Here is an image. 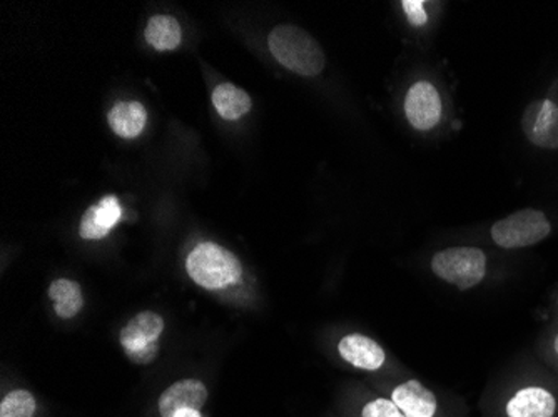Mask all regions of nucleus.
I'll return each instance as SVG.
<instances>
[{"label": "nucleus", "instance_id": "nucleus-21", "mask_svg": "<svg viewBox=\"0 0 558 417\" xmlns=\"http://www.w3.org/2000/svg\"><path fill=\"white\" fill-rule=\"evenodd\" d=\"M172 417H203L201 416L199 409H181L178 410V413L174 414Z\"/></svg>", "mask_w": 558, "mask_h": 417}, {"label": "nucleus", "instance_id": "nucleus-12", "mask_svg": "<svg viewBox=\"0 0 558 417\" xmlns=\"http://www.w3.org/2000/svg\"><path fill=\"white\" fill-rule=\"evenodd\" d=\"M208 401V389L197 379H184L169 385L159 397V414L172 417L181 409H201Z\"/></svg>", "mask_w": 558, "mask_h": 417}, {"label": "nucleus", "instance_id": "nucleus-9", "mask_svg": "<svg viewBox=\"0 0 558 417\" xmlns=\"http://www.w3.org/2000/svg\"><path fill=\"white\" fill-rule=\"evenodd\" d=\"M337 351L348 366L360 371L379 372L391 368L388 366L390 357L385 347L376 343L375 339L360 332L343 335L338 341Z\"/></svg>", "mask_w": 558, "mask_h": 417}, {"label": "nucleus", "instance_id": "nucleus-8", "mask_svg": "<svg viewBox=\"0 0 558 417\" xmlns=\"http://www.w3.org/2000/svg\"><path fill=\"white\" fill-rule=\"evenodd\" d=\"M522 131L530 144L547 150H558V103L538 99L526 106Z\"/></svg>", "mask_w": 558, "mask_h": 417}, {"label": "nucleus", "instance_id": "nucleus-13", "mask_svg": "<svg viewBox=\"0 0 558 417\" xmlns=\"http://www.w3.org/2000/svg\"><path fill=\"white\" fill-rule=\"evenodd\" d=\"M109 125L122 139H134L143 133L147 122V111L136 100H122L109 111Z\"/></svg>", "mask_w": 558, "mask_h": 417}, {"label": "nucleus", "instance_id": "nucleus-19", "mask_svg": "<svg viewBox=\"0 0 558 417\" xmlns=\"http://www.w3.org/2000/svg\"><path fill=\"white\" fill-rule=\"evenodd\" d=\"M537 359L558 376V318L538 341Z\"/></svg>", "mask_w": 558, "mask_h": 417}, {"label": "nucleus", "instance_id": "nucleus-6", "mask_svg": "<svg viewBox=\"0 0 558 417\" xmlns=\"http://www.w3.org/2000/svg\"><path fill=\"white\" fill-rule=\"evenodd\" d=\"M551 234L550 219L537 209H522L495 222L490 229L492 243L505 250L537 246Z\"/></svg>", "mask_w": 558, "mask_h": 417}, {"label": "nucleus", "instance_id": "nucleus-17", "mask_svg": "<svg viewBox=\"0 0 558 417\" xmlns=\"http://www.w3.org/2000/svg\"><path fill=\"white\" fill-rule=\"evenodd\" d=\"M353 417H407L387 394H369L353 406Z\"/></svg>", "mask_w": 558, "mask_h": 417}, {"label": "nucleus", "instance_id": "nucleus-10", "mask_svg": "<svg viewBox=\"0 0 558 417\" xmlns=\"http://www.w3.org/2000/svg\"><path fill=\"white\" fill-rule=\"evenodd\" d=\"M440 93L434 84L420 81L410 87L404 97V115L409 119L410 125L420 133H426L437 127L441 121Z\"/></svg>", "mask_w": 558, "mask_h": 417}, {"label": "nucleus", "instance_id": "nucleus-15", "mask_svg": "<svg viewBox=\"0 0 558 417\" xmlns=\"http://www.w3.org/2000/svg\"><path fill=\"white\" fill-rule=\"evenodd\" d=\"M49 297L54 303L56 315L62 319H72L84 307L83 291L80 282L58 279L49 287Z\"/></svg>", "mask_w": 558, "mask_h": 417}, {"label": "nucleus", "instance_id": "nucleus-3", "mask_svg": "<svg viewBox=\"0 0 558 417\" xmlns=\"http://www.w3.org/2000/svg\"><path fill=\"white\" fill-rule=\"evenodd\" d=\"M269 52L288 71L315 77L325 69L326 59L319 44L296 25H278L268 36Z\"/></svg>", "mask_w": 558, "mask_h": 417}, {"label": "nucleus", "instance_id": "nucleus-16", "mask_svg": "<svg viewBox=\"0 0 558 417\" xmlns=\"http://www.w3.org/2000/svg\"><path fill=\"white\" fill-rule=\"evenodd\" d=\"M144 37L156 50H174L183 40V30L172 15H155L147 22Z\"/></svg>", "mask_w": 558, "mask_h": 417}, {"label": "nucleus", "instance_id": "nucleus-18", "mask_svg": "<svg viewBox=\"0 0 558 417\" xmlns=\"http://www.w3.org/2000/svg\"><path fill=\"white\" fill-rule=\"evenodd\" d=\"M36 410V397L24 389L12 391L0 404V417H34Z\"/></svg>", "mask_w": 558, "mask_h": 417}, {"label": "nucleus", "instance_id": "nucleus-2", "mask_svg": "<svg viewBox=\"0 0 558 417\" xmlns=\"http://www.w3.org/2000/svg\"><path fill=\"white\" fill-rule=\"evenodd\" d=\"M381 393L390 396L407 417H472L463 397L441 393L413 376L384 382Z\"/></svg>", "mask_w": 558, "mask_h": 417}, {"label": "nucleus", "instance_id": "nucleus-11", "mask_svg": "<svg viewBox=\"0 0 558 417\" xmlns=\"http://www.w3.org/2000/svg\"><path fill=\"white\" fill-rule=\"evenodd\" d=\"M122 207L116 196H106L84 212L80 236L86 241L105 240L121 221Z\"/></svg>", "mask_w": 558, "mask_h": 417}, {"label": "nucleus", "instance_id": "nucleus-20", "mask_svg": "<svg viewBox=\"0 0 558 417\" xmlns=\"http://www.w3.org/2000/svg\"><path fill=\"white\" fill-rule=\"evenodd\" d=\"M400 5L413 27H422V25H425L426 21H428L425 2H420V0H403Z\"/></svg>", "mask_w": 558, "mask_h": 417}, {"label": "nucleus", "instance_id": "nucleus-7", "mask_svg": "<svg viewBox=\"0 0 558 417\" xmlns=\"http://www.w3.org/2000/svg\"><path fill=\"white\" fill-rule=\"evenodd\" d=\"M165 331V321L161 316L150 310H144L136 318L131 319L122 329L119 341L124 347L125 356L136 364H149L158 356V339Z\"/></svg>", "mask_w": 558, "mask_h": 417}, {"label": "nucleus", "instance_id": "nucleus-14", "mask_svg": "<svg viewBox=\"0 0 558 417\" xmlns=\"http://www.w3.org/2000/svg\"><path fill=\"white\" fill-rule=\"evenodd\" d=\"M213 106L226 121H238L251 111L253 100L240 87L225 83L219 84L213 93Z\"/></svg>", "mask_w": 558, "mask_h": 417}, {"label": "nucleus", "instance_id": "nucleus-1", "mask_svg": "<svg viewBox=\"0 0 558 417\" xmlns=\"http://www.w3.org/2000/svg\"><path fill=\"white\" fill-rule=\"evenodd\" d=\"M478 410L480 417H558V376L538 359L520 364L485 389Z\"/></svg>", "mask_w": 558, "mask_h": 417}, {"label": "nucleus", "instance_id": "nucleus-5", "mask_svg": "<svg viewBox=\"0 0 558 417\" xmlns=\"http://www.w3.org/2000/svg\"><path fill=\"white\" fill-rule=\"evenodd\" d=\"M186 271L197 285L208 291L225 290L243 279L241 260L215 243L197 244L187 256Z\"/></svg>", "mask_w": 558, "mask_h": 417}, {"label": "nucleus", "instance_id": "nucleus-4", "mask_svg": "<svg viewBox=\"0 0 558 417\" xmlns=\"http://www.w3.org/2000/svg\"><path fill=\"white\" fill-rule=\"evenodd\" d=\"M435 278L459 291H470L484 284L490 272V259L476 246H451L438 250L429 260Z\"/></svg>", "mask_w": 558, "mask_h": 417}, {"label": "nucleus", "instance_id": "nucleus-22", "mask_svg": "<svg viewBox=\"0 0 558 417\" xmlns=\"http://www.w3.org/2000/svg\"><path fill=\"white\" fill-rule=\"evenodd\" d=\"M554 306H555V310H557V315H558V294H557V297H555Z\"/></svg>", "mask_w": 558, "mask_h": 417}]
</instances>
